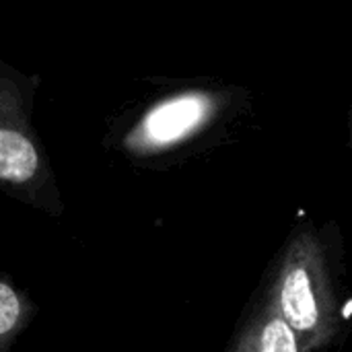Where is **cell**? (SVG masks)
I'll return each mask as SVG.
<instances>
[{
	"label": "cell",
	"instance_id": "obj_1",
	"mask_svg": "<svg viewBox=\"0 0 352 352\" xmlns=\"http://www.w3.org/2000/svg\"><path fill=\"white\" fill-rule=\"evenodd\" d=\"M338 231V229H336ZM301 223L280 250L266 280L280 316L295 332L303 352H326L342 332L338 233Z\"/></svg>",
	"mask_w": 352,
	"mask_h": 352
},
{
	"label": "cell",
	"instance_id": "obj_2",
	"mask_svg": "<svg viewBox=\"0 0 352 352\" xmlns=\"http://www.w3.org/2000/svg\"><path fill=\"white\" fill-rule=\"evenodd\" d=\"M41 85L0 58V192L47 217L64 214L56 173L33 128V105Z\"/></svg>",
	"mask_w": 352,
	"mask_h": 352
},
{
	"label": "cell",
	"instance_id": "obj_5",
	"mask_svg": "<svg viewBox=\"0 0 352 352\" xmlns=\"http://www.w3.org/2000/svg\"><path fill=\"white\" fill-rule=\"evenodd\" d=\"M35 314L29 297L8 278L0 276V352H12L16 338L27 330Z\"/></svg>",
	"mask_w": 352,
	"mask_h": 352
},
{
	"label": "cell",
	"instance_id": "obj_4",
	"mask_svg": "<svg viewBox=\"0 0 352 352\" xmlns=\"http://www.w3.org/2000/svg\"><path fill=\"white\" fill-rule=\"evenodd\" d=\"M229 352H303L266 283L245 314Z\"/></svg>",
	"mask_w": 352,
	"mask_h": 352
},
{
	"label": "cell",
	"instance_id": "obj_3",
	"mask_svg": "<svg viewBox=\"0 0 352 352\" xmlns=\"http://www.w3.org/2000/svg\"><path fill=\"white\" fill-rule=\"evenodd\" d=\"M237 91L186 87L144 105L122 130L118 151L132 161H157L186 151L235 107Z\"/></svg>",
	"mask_w": 352,
	"mask_h": 352
}]
</instances>
